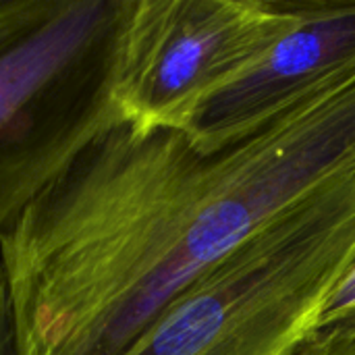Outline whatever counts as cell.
Masks as SVG:
<instances>
[{
    "label": "cell",
    "instance_id": "cell-1",
    "mask_svg": "<svg viewBox=\"0 0 355 355\" xmlns=\"http://www.w3.org/2000/svg\"><path fill=\"white\" fill-rule=\"evenodd\" d=\"M354 258L352 171L200 275L123 355H293Z\"/></svg>",
    "mask_w": 355,
    "mask_h": 355
},
{
    "label": "cell",
    "instance_id": "cell-2",
    "mask_svg": "<svg viewBox=\"0 0 355 355\" xmlns=\"http://www.w3.org/2000/svg\"><path fill=\"white\" fill-rule=\"evenodd\" d=\"M135 0H0V235L123 119Z\"/></svg>",
    "mask_w": 355,
    "mask_h": 355
},
{
    "label": "cell",
    "instance_id": "cell-3",
    "mask_svg": "<svg viewBox=\"0 0 355 355\" xmlns=\"http://www.w3.org/2000/svg\"><path fill=\"white\" fill-rule=\"evenodd\" d=\"M293 15L295 0H135L116 81L123 119L181 131Z\"/></svg>",
    "mask_w": 355,
    "mask_h": 355
},
{
    "label": "cell",
    "instance_id": "cell-4",
    "mask_svg": "<svg viewBox=\"0 0 355 355\" xmlns=\"http://www.w3.org/2000/svg\"><path fill=\"white\" fill-rule=\"evenodd\" d=\"M355 69V0H295L293 21L239 75L204 98L181 133L225 150Z\"/></svg>",
    "mask_w": 355,
    "mask_h": 355
},
{
    "label": "cell",
    "instance_id": "cell-5",
    "mask_svg": "<svg viewBox=\"0 0 355 355\" xmlns=\"http://www.w3.org/2000/svg\"><path fill=\"white\" fill-rule=\"evenodd\" d=\"M314 333H355V258L327 297Z\"/></svg>",
    "mask_w": 355,
    "mask_h": 355
},
{
    "label": "cell",
    "instance_id": "cell-6",
    "mask_svg": "<svg viewBox=\"0 0 355 355\" xmlns=\"http://www.w3.org/2000/svg\"><path fill=\"white\" fill-rule=\"evenodd\" d=\"M293 355H355V333H314Z\"/></svg>",
    "mask_w": 355,
    "mask_h": 355
},
{
    "label": "cell",
    "instance_id": "cell-7",
    "mask_svg": "<svg viewBox=\"0 0 355 355\" xmlns=\"http://www.w3.org/2000/svg\"><path fill=\"white\" fill-rule=\"evenodd\" d=\"M0 355H17L12 314H10V304H8L2 272H0Z\"/></svg>",
    "mask_w": 355,
    "mask_h": 355
}]
</instances>
